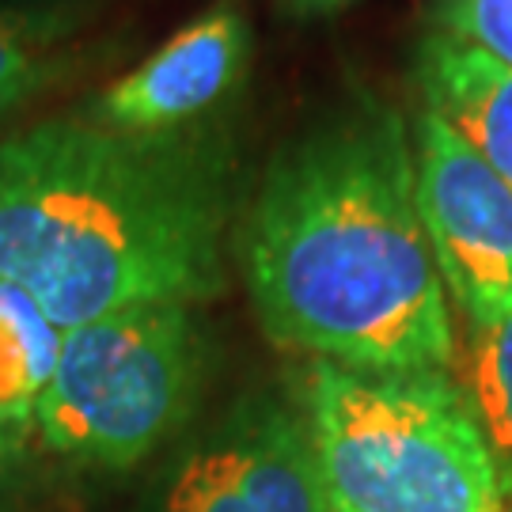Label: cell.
Wrapping results in <instances>:
<instances>
[{"mask_svg": "<svg viewBox=\"0 0 512 512\" xmlns=\"http://www.w3.org/2000/svg\"><path fill=\"white\" fill-rule=\"evenodd\" d=\"M414 186L448 300L467 327L512 308V190L440 114L414 118Z\"/></svg>", "mask_w": 512, "mask_h": 512, "instance_id": "cell-5", "label": "cell"}, {"mask_svg": "<svg viewBox=\"0 0 512 512\" xmlns=\"http://www.w3.org/2000/svg\"><path fill=\"white\" fill-rule=\"evenodd\" d=\"M266 338L346 368H452L456 323L425 236L414 133L368 103L266 167L239 236Z\"/></svg>", "mask_w": 512, "mask_h": 512, "instance_id": "cell-1", "label": "cell"}, {"mask_svg": "<svg viewBox=\"0 0 512 512\" xmlns=\"http://www.w3.org/2000/svg\"><path fill=\"white\" fill-rule=\"evenodd\" d=\"M425 110L440 114L512 190V69L456 38L429 31L414 54Z\"/></svg>", "mask_w": 512, "mask_h": 512, "instance_id": "cell-8", "label": "cell"}, {"mask_svg": "<svg viewBox=\"0 0 512 512\" xmlns=\"http://www.w3.org/2000/svg\"><path fill=\"white\" fill-rule=\"evenodd\" d=\"M202 380L194 304H141L61 330L35 406L50 452L126 471L186 421Z\"/></svg>", "mask_w": 512, "mask_h": 512, "instance_id": "cell-4", "label": "cell"}, {"mask_svg": "<svg viewBox=\"0 0 512 512\" xmlns=\"http://www.w3.org/2000/svg\"><path fill=\"white\" fill-rule=\"evenodd\" d=\"M463 391L471 395L482 437L497 467L501 494L512 512V308L490 327L471 330Z\"/></svg>", "mask_w": 512, "mask_h": 512, "instance_id": "cell-11", "label": "cell"}, {"mask_svg": "<svg viewBox=\"0 0 512 512\" xmlns=\"http://www.w3.org/2000/svg\"><path fill=\"white\" fill-rule=\"evenodd\" d=\"M73 31L54 8H0V110L35 99L65 73Z\"/></svg>", "mask_w": 512, "mask_h": 512, "instance_id": "cell-10", "label": "cell"}, {"mask_svg": "<svg viewBox=\"0 0 512 512\" xmlns=\"http://www.w3.org/2000/svg\"><path fill=\"white\" fill-rule=\"evenodd\" d=\"M247 57V19L232 4H217L152 50L137 69L114 80L99 95L92 122L133 137L194 129L198 118L213 114L236 92Z\"/></svg>", "mask_w": 512, "mask_h": 512, "instance_id": "cell-7", "label": "cell"}, {"mask_svg": "<svg viewBox=\"0 0 512 512\" xmlns=\"http://www.w3.org/2000/svg\"><path fill=\"white\" fill-rule=\"evenodd\" d=\"M304 421L330 512H509L471 395L444 368L315 361Z\"/></svg>", "mask_w": 512, "mask_h": 512, "instance_id": "cell-3", "label": "cell"}, {"mask_svg": "<svg viewBox=\"0 0 512 512\" xmlns=\"http://www.w3.org/2000/svg\"><path fill=\"white\" fill-rule=\"evenodd\" d=\"M437 31L512 69V0H433Z\"/></svg>", "mask_w": 512, "mask_h": 512, "instance_id": "cell-12", "label": "cell"}, {"mask_svg": "<svg viewBox=\"0 0 512 512\" xmlns=\"http://www.w3.org/2000/svg\"><path fill=\"white\" fill-rule=\"evenodd\" d=\"M145 512H330L304 410L251 399L164 475Z\"/></svg>", "mask_w": 512, "mask_h": 512, "instance_id": "cell-6", "label": "cell"}, {"mask_svg": "<svg viewBox=\"0 0 512 512\" xmlns=\"http://www.w3.org/2000/svg\"><path fill=\"white\" fill-rule=\"evenodd\" d=\"M300 8H308V12H330V8H342L349 0H293Z\"/></svg>", "mask_w": 512, "mask_h": 512, "instance_id": "cell-13", "label": "cell"}, {"mask_svg": "<svg viewBox=\"0 0 512 512\" xmlns=\"http://www.w3.org/2000/svg\"><path fill=\"white\" fill-rule=\"evenodd\" d=\"M61 349V330L31 296L0 281V444L35 421V406Z\"/></svg>", "mask_w": 512, "mask_h": 512, "instance_id": "cell-9", "label": "cell"}, {"mask_svg": "<svg viewBox=\"0 0 512 512\" xmlns=\"http://www.w3.org/2000/svg\"><path fill=\"white\" fill-rule=\"evenodd\" d=\"M228 167L198 129L133 137L50 118L0 145V281L57 330L224 285Z\"/></svg>", "mask_w": 512, "mask_h": 512, "instance_id": "cell-2", "label": "cell"}]
</instances>
